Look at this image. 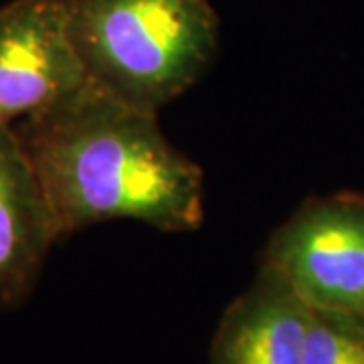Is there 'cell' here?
Masks as SVG:
<instances>
[{"instance_id": "obj_5", "label": "cell", "mask_w": 364, "mask_h": 364, "mask_svg": "<svg viewBox=\"0 0 364 364\" xmlns=\"http://www.w3.org/2000/svg\"><path fill=\"white\" fill-rule=\"evenodd\" d=\"M61 239L49 198L13 126L0 124V310L31 298Z\"/></svg>"}, {"instance_id": "obj_7", "label": "cell", "mask_w": 364, "mask_h": 364, "mask_svg": "<svg viewBox=\"0 0 364 364\" xmlns=\"http://www.w3.org/2000/svg\"><path fill=\"white\" fill-rule=\"evenodd\" d=\"M304 364H364V314L312 310Z\"/></svg>"}, {"instance_id": "obj_2", "label": "cell", "mask_w": 364, "mask_h": 364, "mask_svg": "<svg viewBox=\"0 0 364 364\" xmlns=\"http://www.w3.org/2000/svg\"><path fill=\"white\" fill-rule=\"evenodd\" d=\"M87 81L126 104L160 109L207 73L219 49L210 0H63Z\"/></svg>"}, {"instance_id": "obj_1", "label": "cell", "mask_w": 364, "mask_h": 364, "mask_svg": "<svg viewBox=\"0 0 364 364\" xmlns=\"http://www.w3.org/2000/svg\"><path fill=\"white\" fill-rule=\"evenodd\" d=\"M49 198L61 239L130 219L164 233L203 223V170L176 150L158 114L85 83L13 124Z\"/></svg>"}, {"instance_id": "obj_6", "label": "cell", "mask_w": 364, "mask_h": 364, "mask_svg": "<svg viewBox=\"0 0 364 364\" xmlns=\"http://www.w3.org/2000/svg\"><path fill=\"white\" fill-rule=\"evenodd\" d=\"M312 308L272 267L229 304L217 326L210 364H304Z\"/></svg>"}, {"instance_id": "obj_3", "label": "cell", "mask_w": 364, "mask_h": 364, "mask_svg": "<svg viewBox=\"0 0 364 364\" xmlns=\"http://www.w3.org/2000/svg\"><path fill=\"white\" fill-rule=\"evenodd\" d=\"M261 265L312 310L364 314V195L304 200L272 233Z\"/></svg>"}, {"instance_id": "obj_4", "label": "cell", "mask_w": 364, "mask_h": 364, "mask_svg": "<svg viewBox=\"0 0 364 364\" xmlns=\"http://www.w3.org/2000/svg\"><path fill=\"white\" fill-rule=\"evenodd\" d=\"M85 83L63 0H11L0 6V124L13 126Z\"/></svg>"}]
</instances>
